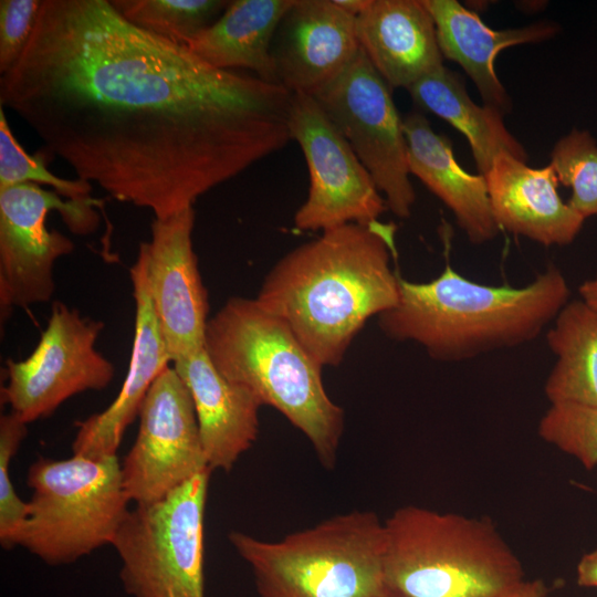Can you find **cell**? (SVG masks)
Instances as JSON below:
<instances>
[{
    "label": "cell",
    "mask_w": 597,
    "mask_h": 597,
    "mask_svg": "<svg viewBox=\"0 0 597 597\" xmlns=\"http://www.w3.org/2000/svg\"><path fill=\"white\" fill-rule=\"evenodd\" d=\"M383 597H503L521 561L485 517L407 505L386 521Z\"/></svg>",
    "instance_id": "5b68a950"
},
{
    "label": "cell",
    "mask_w": 597,
    "mask_h": 597,
    "mask_svg": "<svg viewBox=\"0 0 597 597\" xmlns=\"http://www.w3.org/2000/svg\"><path fill=\"white\" fill-rule=\"evenodd\" d=\"M211 470L161 500L136 504L113 540L133 597H205L203 519Z\"/></svg>",
    "instance_id": "ba28073f"
},
{
    "label": "cell",
    "mask_w": 597,
    "mask_h": 597,
    "mask_svg": "<svg viewBox=\"0 0 597 597\" xmlns=\"http://www.w3.org/2000/svg\"><path fill=\"white\" fill-rule=\"evenodd\" d=\"M138 418L137 437L121 464L130 502L161 500L210 469L191 395L174 367L163 370L150 386Z\"/></svg>",
    "instance_id": "4fadbf2b"
},
{
    "label": "cell",
    "mask_w": 597,
    "mask_h": 597,
    "mask_svg": "<svg viewBox=\"0 0 597 597\" xmlns=\"http://www.w3.org/2000/svg\"><path fill=\"white\" fill-rule=\"evenodd\" d=\"M391 92L360 48L348 66L313 97L366 167L387 208L406 219L416 193L404 119Z\"/></svg>",
    "instance_id": "30bf717a"
},
{
    "label": "cell",
    "mask_w": 597,
    "mask_h": 597,
    "mask_svg": "<svg viewBox=\"0 0 597 597\" xmlns=\"http://www.w3.org/2000/svg\"><path fill=\"white\" fill-rule=\"evenodd\" d=\"M100 199L63 200L53 190L35 184L0 188V310L1 320L14 307L51 300L55 284L53 266L74 250L73 241L49 230L46 217L57 211L69 230L88 235L100 226L94 207Z\"/></svg>",
    "instance_id": "9c48e42d"
},
{
    "label": "cell",
    "mask_w": 597,
    "mask_h": 597,
    "mask_svg": "<svg viewBox=\"0 0 597 597\" xmlns=\"http://www.w3.org/2000/svg\"><path fill=\"white\" fill-rule=\"evenodd\" d=\"M27 427L11 411L0 418V543L6 549L18 545L29 512L28 502L18 496L9 472L10 462L27 436Z\"/></svg>",
    "instance_id": "f1b7e54d"
},
{
    "label": "cell",
    "mask_w": 597,
    "mask_h": 597,
    "mask_svg": "<svg viewBox=\"0 0 597 597\" xmlns=\"http://www.w3.org/2000/svg\"><path fill=\"white\" fill-rule=\"evenodd\" d=\"M356 18L334 0H294L272 43L279 84L313 96L334 81L360 50Z\"/></svg>",
    "instance_id": "9a60e30c"
},
{
    "label": "cell",
    "mask_w": 597,
    "mask_h": 597,
    "mask_svg": "<svg viewBox=\"0 0 597 597\" xmlns=\"http://www.w3.org/2000/svg\"><path fill=\"white\" fill-rule=\"evenodd\" d=\"M359 45L391 90H408L442 66L433 19L422 0H371L356 18Z\"/></svg>",
    "instance_id": "d6986e66"
},
{
    "label": "cell",
    "mask_w": 597,
    "mask_h": 597,
    "mask_svg": "<svg viewBox=\"0 0 597 597\" xmlns=\"http://www.w3.org/2000/svg\"><path fill=\"white\" fill-rule=\"evenodd\" d=\"M549 164L558 181L572 189L568 205L584 219L597 216V143L573 128L555 144Z\"/></svg>",
    "instance_id": "484cf974"
},
{
    "label": "cell",
    "mask_w": 597,
    "mask_h": 597,
    "mask_svg": "<svg viewBox=\"0 0 597 597\" xmlns=\"http://www.w3.org/2000/svg\"><path fill=\"white\" fill-rule=\"evenodd\" d=\"M537 432L587 470L597 467V406L552 404L541 418Z\"/></svg>",
    "instance_id": "83f0119b"
},
{
    "label": "cell",
    "mask_w": 597,
    "mask_h": 597,
    "mask_svg": "<svg viewBox=\"0 0 597 597\" xmlns=\"http://www.w3.org/2000/svg\"><path fill=\"white\" fill-rule=\"evenodd\" d=\"M294 0H233L222 14L185 45L209 65L248 69L279 84L272 43Z\"/></svg>",
    "instance_id": "7402d4cb"
},
{
    "label": "cell",
    "mask_w": 597,
    "mask_h": 597,
    "mask_svg": "<svg viewBox=\"0 0 597 597\" xmlns=\"http://www.w3.org/2000/svg\"><path fill=\"white\" fill-rule=\"evenodd\" d=\"M570 290L554 264L525 286L473 282L449 263L429 282L399 276V301L378 316L383 333L421 345L440 362H461L535 339L568 302Z\"/></svg>",
    "instance_id": "3957f363"
},
{
    "label": "cell",
    "mask_w": 597,
    "mask_h": 597,
    "mask_svg": "<svg viewBox=\"0 0 597 597\" xmlns=\"http://www.w3.org/2000/svg\"><path fill=\"white\" fill-rule=\"evenodd\" d=\"M395 233L379 220L324 230L284 255L255 298L316 363L337 366L366 322L399 301Z\"/></svg>",
    "instance_id": "7a4b0ae2"
},
{
    "label": "cell",
    "mask_w": 597,
    "mask_h": 597,
    "mask_svg": "<svg viewBox=\"0 0 597 597\" xmlns=\"http://www.w3.org/2000/svg\"><path fill=\"white\" fill-rule=\"evenodd\" d=\"M98 320L54 302L38 345L24 359H8L1 402L25 423L51 416L69 398L106 388L114 364L96 348Z\"/></svg>",
    "instance_id": "8fae6325"
},
{
    "label": "cell",
    "mask_w": 597,
    "mask_h": 597,
    "mask_svg": "<svg viewBox=\"0 0 597 597\" xmlns=\"http://www.w3.org/2000/svg\"><path fill=\"white\" fill-rule=\"evenodd\" d=\"M27 483L32 498L18 545L51 566L112 545L129 511L117 455L41 457L30 465Z\"/></svg>",
    "instance_id": "52a82bcc"
},
{
    "label": "cell",
    "mask_w": 597,
    "mask_h": 597,
    "mask_svg": "<svg viewBox=\"0 0 597 597\" xmlns=\"http://www.w3.org/2000/svg\"><path fill=\"white\" fill-rule=\"evenodd\" d=\"M578 292L580 298L597 311V271L591 279L580 284Z\"/></svg>",
    "instance_id": "d6a6232c"
},
{
    "label": "cell",
    "mask_w": 597,
    "mask_h": 597,
    "mask_svg": "<svg viewBox=\"0 0 597 597\" xmlns=\"http://www.w3.org/2000/svg\"><path fill=\"white\" fill-rule=\"evenodd\" d=\"M43 0L0 1V75L22 55L35 28Z\"/></svg>",
    "instance_id": "f546056e"
},
{
    "label": "cell",
    "mask_w": 597,
    "mask_h": 597,
    "mask_svg": "<svg viewBox=\"0 0 597 597\" xmlns=\"http://www.w3.org/2000/svg\"><path fill=\"white\" fill-rule=\"evenodd\" d=\"M252 570L260 597H383L385 521L370 511L337 514L264 541L228 536Z\"/></svg>",
    "instance_id": "8992f818"
},
{
    "label": "cell",
    "mask_w": 597,
    "mask_h": 597,
    "mask_svg": "<svg viewBox=\"0 0 597 597\" xmlns=\"http://www.w3.org/2000/svg\"><path fill=\"white\" fill-rule=\"evenodd\" d=\"M346 12L357 17L367 9L371 0H334Z\"/></svg>",
    "instance_id": "836d02e7"
},
{
    "label": "cell",
    "mask_w": 597,
    "mask_h": 597,
    "mask_svg": "<svg viewBox=\"0 0 597 597\" xmlns=\"http://www.w3.org/2000/svg\"><path fill=\"white\" fill-rule=\"evenodd\" d=\"M499 228L543 245H566L585 219L561 198L551 164L532 168L510 154H500L484 175Z\"/></svg>",
    "instance_id": "e0dca14e"
},
{
    "label": "cell",
    "mask_w": 597,
    "mask_h": 597,
    "mask_svg": "<svg viewBox=\"0 0 597 597\" xmlns=\"http://www.w3.org/2000/svg\"><path fill=\"white\" fill-rule=\"evenodd\" d=\"M547 587L540 579L524 580L503 597H546Z\"/></svg>",
    "instance_id": "1f68e13d"
},
{
    "label": "cell",
    "mask_w": 597,
    "mask_h": 597,
    "mask_svg": "<svg viewBox=\"0 0 597 597\" xmlns=\"http://www.w3.org/2000/svg\"><path fill=\"white\" fill-rule=\"evenodd\" d=\"M576 573L579 586L597 588V548L582 556Z\"/></svg>",
    "instance_id": "4dcf8cb0"
},
{
    "label": "cell",
    "mask_w": 597,
    "mask_h": 597,
    "mask_svg": "<svg viewBox=\"0 0 597 597\" xmlns=\"http://www.w3.org/2000/svg\"><path fill=\"white\" fill-rule=\"evenodd\" d=\"M48 161V156L41 149L34 155L25 151L9 126L4 108L0 106V188L35 184L49 186L66 199L92 198L91 182L55 176L46 168Z\"/></svg>",
    "instance_id": "4316f807"
},
{
    "label": "cell",
    "mask_w": 597,
    "mask_h": 597,
    "mask_svg": "<svg viewBox=\"0 0 597 597\" xmlns=\"http://www.w3.org/2000/svg\"><path fill=\"white\" fill-rule=\"evenodd\" d=\"M292 93L216 69L109 0H43L0 106L41 150L114 199L166 219L292 139Z\"/></svg>",
    "instance_id": "6da1fadb"
},
{
    "label": "cell",
    "mask_w": 597,
    "mask_h": 597,
    "mask_svg": "<svg viewBox=\"0 0 597 597\" xmlns=\"http://www.w3.org/2000/svg\"><path fill=\"white\" fill-rule=\"evenodd\" d=\"M135 300V325L129 367L114 401L103 411L76 422L73 454L90 459L116 455L127 427L138 417L156 378L171 362L149 295L146 253L139 244L129 269Z\"/></svg>",
    "instance_id": "2e32d148"
},
{
    "label": "cell",
    "mask_w": 597,
    "mask_h": 597,
    "mask_svg": "<svg viewBox=\"0 0 597 597\" xmlns=\"http://www.w3.org/2000/svg\"><path fill=\"white\" fill-rule=\"evenodd\" d=\"M422 1L433 19L442 56L461 65L484 104L503 114L510 112L511 100L494 67L498 54L513 45L548 40L557 33L558 25L552 21H540L522 28L494 30L476 12L455 0Z\"/></svg>",
    "instance_id": "44dd1931"
},
{
    "label": "cell",
    "mask_w": 597,
    "mask_h": 597,
    "mask_svg": "<svg viewBox=\"0 0 597 597\" xmlns=\"http://www.w3.org/2000/svg\"><path fill=\"white\" fill-rule=\"evenodd\" d=\"M546 341L557 357L544 391L552 404L597 406V311L582 298L558 312Z\"/></svg>",
    "instance_id": "cb8c5ba5"
},
{
    "label": "cell",
    "mask_w": 597,
    "mask_h": 597,
    "mask_svg": "<svg viewBox=\"0 0 597 597\" xmlns=\"http://www.w3.org/2000/svg\"><path fill=\"white\" fill-rule=\"evenodd\" d=\"M289 126L310 174L307 198L294 216L296 229L324 231L379 220L388 209L385 198L313 96L292 94Z\"/></svg>",
    "instance_id": "7c38bea8"
},
{
    "label": "cell",
    "mask_w": 597,
    "mask_h": 597,
    "mask_svg": "<svg viewBox=\"0 0 597 597\" xmlns=\"http://www.w3.org/2000/svg\"><path fill=\"white\" fill-rule=\"evenodd\" d=\"M195 210L190 207L150 226L142 242L153 310L171 363L205 346L208 293L192 245Z\"/></svg>",
    "instance_id": "5bb4252c"
},
{
    "label": "cell",
    "mask_w": 597,
    "mask_h": 597,
    "mask_svg": "<svg viewBox=\"0 0 597 597\" xmlns=\"http://www.w3.org/2000/svg\"><path fill=\"white\" fill-rule=\"evenodd\" d=\"M407 91L417 107L442 118L464 135L479 174L486 175L493 160L503 153L527 160L524 147L504 124V114L489 104H475L457 72L442 65Z\"/></svg>",
    "instance_id": "603a6c76"
},
{
    "label": "cell",
    "mask_w": 597,
    "mask_h": 597,
    "mask_svg": "<svg viewBox=\"0 0 597 597\" xmlns=\"http://www.w3.org/2000/svg\"><path fill=\"white\" fill-rule=\"evenodd\" d=\"M404 119L408 167L454 214L473 244L499 233L483 175L464 170L455 160L450 139L436 133L427 117L413 111Z\"/></svg>",
    "instance_id": "ffe728a7"
},
{
    "label": "cell",
    "mask_w": 597,
    "mask_h": 597,
    "mask_svg": "<svg viewBox=\"0 0 597 597\" xmlns=\"http://www.w3.org/2000/svg\"><path fill=\"white\" fill-rule=\"evenodd\" d=\"M130 23L179 44H186L226 10V0H109Z\"/></svg>",
    "instance_id": "d4e9b609"
},
{
    "label": "cell",
    "mask_w": 597,
    "mask_h": 597,
    "mask_svg": "<svg viewBox=\"0 0 597 597\" xmlns=\"http://www.w3.org/2000/svg\"><path fill=\"white\" fill-rule=\"evenodd\" d=\"M205 349L219 373L279 410L333 468L344 431L342 407L327 395L322 366L291 328L256 298L234 296L209 318Z\"/></svg>",
    "instance_id": "277c9868"
},
{
    "label": "cell",
    "mask_w": 597,
    "mask_h": 597,
    "mask_svg": "<svg viewBox=\"0 0 597 597\" xmlns=\"http://www.w3.org/2000/svg\"><path fill=\"white\" fill-rule=\"evenodd\" d=\"M172 367L191 395L208 467L229 472L258 438L262 404L226 379L205 346L172 362Z\"/></svg>",
    "instance_id": "ac0fdd59"
}]
</instances>
